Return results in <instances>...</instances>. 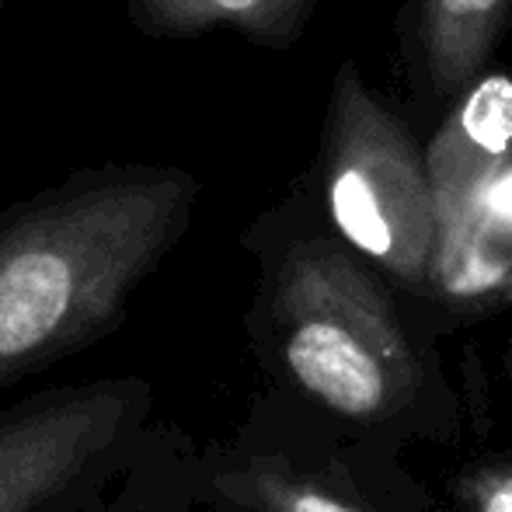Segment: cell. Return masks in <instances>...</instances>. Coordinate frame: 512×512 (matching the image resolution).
Listing matches in <instances>:
<instances>
[{"label":"cell","mask_w":512,"mask_h":512,"mask_svg":"<svg viewBox=\"0 0 512 512\" xmlns=\"http://www.w3.org/2000/svg\"><path fill=\"white\" fill-rule=\"evenodd\" d=\"M196 199L182 168H108L0 216V391L119 328Z\"/></svg>","instance_id":"6da1fadb"},{"label":"cell","mask_w":512,"mask_h":512,"mask_svg":"<svg viewBox=\"0 0 512 512\" xmlns=\"http://www.w3.org/2000/svg\"><path fill=\"white\" fill-rule=\"evenodd\" d=\"M269 310L286 373L317 405L373 418L408 394L415 356L398 314L342 241L293 244L272 279Z\"/></svg>","instance_id":"7a4b0ae2"},{"label":"cell","mask_w":512,"mask_h":512,"mask_svg":"<svg viewBox=\"0 0 512 512\" xmlns=\"http://www.w3.org/2000/svg\"><path fill=\"white\" fill-rule=\"evenodd\" d=\"M324 203L338 241L405 286L432 283L436 209L425 150L352 60L331 81L321 136Z\"/></svg>","instance_id":"3957f363"},{"label":"cell","mask_w":512,"mask_h":512,"mask_svg":"<svg viewBox=\"0 0 512 512\" xmlns=\"http://www.w3.org/2000/svg\"><path fill=\"white\" fill-rule=\"evenodd\" d=\"M436 258L432 283L460 297L492 290L512 237V77L481 74L425 150Z\"/></svg>","instance_id":"277c9868"},{"label":"cell","mask_w":512,"mask_h":512,"mask_svg":"<svg viewBox=\"0 0 512 512\" xmlns=\"http://www.w3.org/2000/svg\"><path fill=\"white\" fill-rule=\"evenodd\" d=\"M143 380L49 387L0 411V512H53L115 471L143 429Z\"/></svg>","instance_id":"5b68a950"},{"label":"cell","mask_w":512,"mask_h":512,"mask_svg":"<svg viewBox=\"0 0 512 512\" xmlns=\"http://www.w3.org/2000/svg\"><path fill=\"white\" fill-rule=\"evenodd\" d=\"M512 18V0H411L405 53L425 98L453 105L481 74Z\"/></svg>","instance_id":"8992f818"},{"label":"cell","mask_w":512,"mask_h":512,"mask_svg":"<svg viewBox=\"0 0 512 512\" xmlns=\"http://www.w3.org/2000/svg\"><path fill=\"white\" fill-rule=\"evenodd\" d=\"M317 0H129L136 28L147 35H203L234 28L262 46H290L304 35Z\"/></svg>","instance_id":"52a82bcc"},{"label":"cell","mask_w":512,"mask_h":512,"mask_svg":"<svg viewBox=\"0 0 512 512\" xmlns=\"http://www.w3.org/2000/svg\"><path fill=\"white\" fill-rule=\"evenodd\" d=\"M248 495L262 512H359L335 499L331 492L307 485V481H293L283 474L258 471L248 481Z\"/></svg>","instance_id":"ba28073f"},{"label":"cell","mask_w":512,"mask_h":512,"mask_svg":"<svg viewBox=\"0 0 512 512\" xmlns=\"http://www.w3.org/2000/svg\"><path fill=\"white\" fill-rule=\"evenodd\" d=\"M474 512H512V467L488 474L474 488Z\"/></svg>","instance_id":"9c48e42d"},{"label":"cell","mask_w":512,"mask_h":512,"mask_svg":"<svg viewBox=\"0 0 512 512\" xmlns=\"http://www.w3.org/2000/svg\"><path fill=\"white\" fill-rule=\"evenodd\" d=\"M0 7H4V0H0Z\"/></svg>","instance_id":"30bf717a"}]
</instances>
